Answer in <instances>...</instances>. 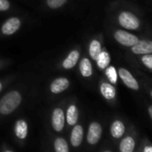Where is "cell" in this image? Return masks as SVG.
<instances>
[{
    "mask_svg": "<svg viewBox=\"0 0 152 152\" xmlns=\"http://www.w3.org/2000/svg\"><path fill=\"white\" fill-rule=\"evenodd\" d=\"M22 101V96L17 91H11L0 100V114L9 115L14 112Z\"/></svg>",
    "mask_w": 152,
    "mask_h": 152,
    "instance_id": "6da1fadb",
    "label": "cell"
},
{
    "mask_svg": "<svg viewBox=\"0 0 152 152\" xmlns=\"http://www.w3.org/2000/svg\"><path fill=\"white\" fill-rule=\"evenodd\" d=\"M118 22L123 28L132 31H135L139 29L140 25V22L139 18L134 14L127 11H124L119 15Z\"/></svg>",
    "mask_w": 152,
    "mask_h": 152,
    "instance_id": "7a4b0ae2",
    "label": "cell"
},
{
    "mask_svg": "<svg viewBox=\"0 0 152 152\" xmlns=\"http://www.w3.org/2000/svg\"><path fill=\"white\" fill-rule=\"evenodd\" d=\"M115 39L118 43L125 47H132L140 40L136 35L123 30H118L115 32Z\"/></svg>",
    "mask_w": 152,
    "mask_h": 152,
    "instance_id": "3957f363",
    "label": "cell"
},
{
    "mask_svg": "<svg viewBox=\"0 0 152 152\" xmlns=\"http://www.w3.org/2000/svg\"><path fill=\"white\" fill-rule=\"evenodd\" d=\"M118 74L119 77L121 78V80L123 81V83L126 85V87H128L131 90L133 91H138L140 89V85L139 83L137 82V80L133 77L132 74L125 68H120L118 70Z\"/></svg>",
    "mask_w": 152,
    "mask_h": 152,
    "instance_id": "277c9868",
    "label": "cell"
},
{
    "mask_svg": "<svg viewBox=\"0 0 152 152\" xmlns=\"http://www.w3.org/2000/svg\"><path fill=\"white\" fill-rule=\"evenodd\" d=\"M102 134V128L101 125L99 123H91L87 135V140L91 145H94L99 142L100 137Z\"/></svg>",
    "mask_w": 152,
    "mask_h": 152,
    "instance_id": "5b68a950",
    "label": "cell"
},
{
    "mask_svg": "<svg viewBox=\"0 0 152 152\" xmlns=\"http://www.w3.org/2000/svg\"><path fill=\"white\" fill-rule=\"evenodd\" d=\"M132 48V51L135 55L152 54V40H139Z\"/></svg>",
    "mask_w": 152,
    "mask_h": 152,
    "instance_id": "8992f818",
    "label": "cell"
},
{
    "mask_svg": "<svg viewBox=\"0 0 152 152\" xmlns=\"http://www.w3.org/2000/svg\"><path fill=\"white\" fill-rule=\"evenodd\" d=\"M64 125V113L61 108H56L52 115V126L55 131L61 132Z\"/></svg>",
    "mask_w": 152,
    "mask_h": 152,
    "instance_id": "52a82bcc",
    "label": "cell"
},
{
    "mask_svg": "<svg viewBox=\"0 0 152 152\" xmlns=\"http://www.w3.org/2000/svg\"><path fill=\"white\" fill-rule=\"evenodd\" d=\"M20 25H21V22L18 18L16 17L11 18L4 23L2 27V32L6 35H11L20 28Z\"/></svg>",
    "mask_w": 152,
    "mask_h": 152,
    "instance_id": "ba28073f",
    "label": "cell"
},
{
    "mask_svg": "<svg viewBox=\"0 0 152 152\" xmlns=\"http://www.w3.org/2000/svg\"><path fill=\"white\" fill-rule=\"evenodd\" d=\"M83 139V128L81 125H76L71 133V143L73 147H79Z\"/></svg>",
    "mask_w": 152,
    "mask_h": 152,
    "instance_id": "9c48e42d",
    "label": "cell"
},
{
    "mask_svg": "<svg viewBox=\"0 0 152 152\" xmlns=\"http://www.w3.org/2000/svg\"><path fill=\"white\" fill-rule=\"evenodd\" d=\"M68 87L69 81L66 78H58L51 83L50 90L53 93H60L65 91Z\"/></svg>",
    "mask_w": 152,
    "mask_h": 152,
    "instance_id": "30bf717a",
    "label": "cell"
},
{
    "mask_svg": "<svg viewBox=\"0 0 152 152\" xmlns=\"http://www.w3.org/2000/svg\"><path fill=\"white\" fill-rule=\"evenodd\" d=\"M100 92L102 96L107 99H113L115 97L116 91L115 87L107 83H104L100 86Z\"/></svg>",
    "mask_w": 152,
    "mask_h": 152,
    "instance_id": "8fae6325",
    "label": "cell"
},
{
    "mask_svg": "<svg viewBox=\"0 0 152 152\" xmlns=\"http://www.w3.org/2000/svg\"><path fill=\"white\" fill-rule=\"evenodd\" d=\"M15 135L21 139L23 140L27 137L28 134V125L27 123L24 120H18L15 124Z\"/></svg>",
    "mask_w": 152,
    "mask_h": 152,
    "instance_id": "7c38bea8",
    "label": "cell"
},
{
    "mask_svg": "<svg viewBox=\"0 0 152 152\" xmlns=\"http://www.w3.org/2000/svg\"><path fill=\"white\" fill-rule=\"evenodd\" d=\"M110 131H111V134L114 138L119 139L124 135V131H125V127H124V124H123V122L116 120L112 124Z\"/></svg>",
    "mask_w": 152,
    "mask_h": 152,
    "instance_id": "4fadbf2b",
    "label": "cell"
},
{
    "mask_svg": "<svg viewBox=\"0 0 152 152\" xmlns=\"http://www.w3.org/2000/svg\"><path fill=\"white\" fill-rule=\"evenodd\" d=\"M135 147V140L132 137L127 136L120 143V151L121 152H133Z\"/></svg>",
    "mask_w": 152,
    "mask_h": 152,
    "instance_id": "5bb4252c",
    "label": "cell"
},
{
    "mask_svg": "<svg viewBox=\"0 0 152 152\" xmlns=\"http://www.w3.org/2000/svg\"><path fill=\"white\" fill-rule=\"evenodd\" d=\"M79 57H80V54H79L78 51H76V50L72 51V52L68 55L67 58L64 61L63 66H64L65 69H71V68H72V67L76 64V63H77Z\"/></svg>",
    "mask_w": 152,
    "mask_h": 152,
    "instance_id": "9a60e30c",
    "label": "cell"
},
{
    "mask_svg": "<svg viewBox=\"0 0 152 152\" xmlns=\"http://www.w3.org/2000/svg\"><path fill=\"white\" fill-rule=\"evenodd\" d=\"M78 116H79V113H78L77 107L73 105L70 106L66 113V120H67L68 124L74 125L78 121Z\"/></svg>",
    "mask_w": 152,
    "mask_h": 152,
    "instance_id": "2e32d148",
    "label": "cell"
},
{
    "mask_svg": "<svg viewBox=\"0 0 152 152\" xmlns=\"http://www.w3.org/2000/svg\"><path fill=\"white\" fill-rule=\"evenodd\" d=\"M98 66L100 69H105L108 66L110 63V56L107 51H101L99 56L96 59Z\"/></svg>",
    "mask_w": 152,
    "mask_h": 152,
    "instance_id": "e0dca14e",
    "label": "cell"
},
{
    "mask_svg": "<svg viewBox=\"0 0 152 152\" xmlns=\"http://www.w3.org/2000/svg\"><path fill=\"white\" fill-rule=\"evenodd\" d=\"M80 70L84 77H89L92 74V66L88 58H83L80 64Z\"/></svg>",
    "mask_w": 152,
    "mask_h": 152,
    "instance_id": "ac0fdd59",
    "label": "cell"
},
{
    "mask_svg": "<svg viewBox=\"0 0 152 152\" xmlns=\"http://www.w3.org/2000/svg\"><path fill=\"white\" fill-rule=\"evenodd\" d=\"M101 52V45L98 40H92L90 45V56L92 59L96 60Z\"/></svg>",
    "mask_w": 152,
    "mask_h": 152,
    "instance_id": "d6986e66",
    "label": "cell"
},
{
    "mask_svg": "<svg viewBox=\"0 0 152 152\" xmlns=\"http://www.w3.org/2000/svg\"><path fill=\"white\" fill-rule=\"evenodd\" d=\"M55 150L56 152H69L68 144L63 138H57L55 140Z\"/></svg>",
    "mask_w": 152,
    "mask_h": 152,
    "instance_id": "ffe728a7",
    "label": "cell"
},
{
    "mask_svg": "<svg viewBox=\"0 0 152 152\" xmlns=\"http://www.w3.org/2000/svg\"><path fill=\"white\" fill-rule=\"evenodd\" d=\"M106 75L112 84H115L117 83V72L114 66H108L106 70Z\"/></svg>",
    "mask_w": 152,
    "mask_h": 152,
    "instance_id": "44dd1931",
    "label": "cell"
},
{
    "mask_svg": "<svg viewBox=\"0 0 152 152\" xmlns=\"http://www.w3.org/2000/svg\"><path fill=\"white\" fill-rule=\"evenodd\" d=\"M141 62H142V64L148 69L152 70V54L142 55V56H141Z\"/></svg>",
    "mask_w": 152,
    "mask_h": 152,
    "instance_id": "7402d4cb",
    "label": "cell"
},
{
    "mask_svg": "<svg viewBox=\"0 0 152 152\" xmlns=\"http://www.w3.org/2000/svg\"><path fill=\"white\" fill-rule=\"evenodd\" d=\"M65 2H66V0H47L48 6L53 9L62 7Z\"/></svg>",
    "mask_w": 152,
    "mask_h": 152,
    "instance_id": "603a6c76",
    "label": "cell"
},
{
    "mask_svg": "<svg viewBox=\"0 0 152 152\" xmlns=\"http://www.w3.org/2000/svg\"><path fill=\"white\" fill-rule=\"evenodd\" d=\"M10 7L7 0H0V11H7Z\"/></svg>",
    "mask_w": 152,
    "mask_h": 152,
    "instance_id": "cb8c5ba5",
    "label": "cell"
},
{
    "mask_svg": "<svg viewBox=\"0 0 152 152\" xmlns=\"http://www.w3.org/2000/svg\"><path fill=\"white\" fill-rule=\"evenodd\" d=\"M143 152H152V147H151V146H147V147H145Z\"/></svg>",
    "mask_w": 152,
    "mask_h": 152,
    "instance_id": "d4e9b609",
    "label": "cell"
},
{
    "mask_svg": "<svg viewBox=\"0 0 152 152\" xmlns=\"http://www.w3.org/2000/svg\"><path fill=\"white\" fill-rule=\"evenodd\" d=\"M148 114H149V116L152 120V106H149L148 107Z\"/></svg>",
    "mask_w": 152,
    "mask_h": 152,
    "instance_id": "484cf974",
    "label": "cell"
},
{
    "mask_svg": "<svg viewBox=\"0 0 152 152\" xmlns=\"http://www.w3.org/2000/svg\"><path fill=\"white\" fill-rule=\"evenodd\" d=\"M1 90H2V84L0 83V91H1Z\"/></svg>",
    "mask_w": 152,
    "mask_h": 152,
    "instance_id": "4316f807",
    "label": "cell"
},
{
    "mask_svg": "<svg viewBox=\"0 0 152 152\" xmlns=\"http://www.w3.org/2000/svg\"><path fill=\"white\" fill-rule=\"evenodd\" d=\"M150 96H151V98H152V91H150Z\"/></svg>",
    "mask_w": 152,
    "mask_h": 152,
    "instance_id": "83f0119b",
    "label": "cell"
},
{
    "mask_svg": "<svg viewBox=\"0 0 152 152\" xmlns=\"http://www.w3.org/2000/svg\"><path fill=\"white\" fill-rule=\"evenodd\" d=\"M6 152H13V151H11V150H7V151H6Z\"/></svg>",
    "mask_w": 152,
    "mask_h": 152,
    "instance_id": "f1b7e54d",
    "label": "cell"
},
{
    "mask_svg": "<svg viewBox=\"0 0 152 152\" xmlns=\"http://www.w3.org/2000/svg\"><path fill=\"white\" fill-rule=\"evenodd\" d=\"M105 152H110V151H105Z\"/></svg>",
    "mask_w": 152,
    "mask_h": 152,
    "instance_id": "f546056e",
    "label": "cell"
}]
</instances>
